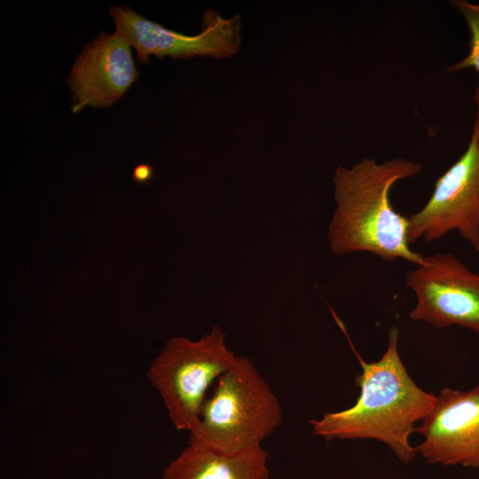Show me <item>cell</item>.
<instances>
[{"label": "cell", "mask_w": 479, "mask_h": 479, "mask_svg": "<svg viewBox=\"0 0 479 479\" xmlns=\"http://www.w3.org/2000/svg\"><path fill=\"white\" fill-rule=\"evenodd\" d=\"M333 315L361 365L362 373L356 379L360 394L351 407L310 420L312 434L326 440L376 439L385 443L400 461H413L418 452L409 442L410 435L415 431L414 424L432 409L436 396L421 389L407 373L398 353L397 327L389 332L381 358L366 363L354 349L342 323Z\"/></svg>", "instance_id": "6da1fadb"}, {"label": "cell", "mask_w": 479, "mask_h": 479, "mask_svg": "<svg viewBox=\"0 0 479 479\" xmlns=\"http://www.w3.org/2000/svg\"><path fill=\"white\" fill-rule=\"evenodd\" d=\"M422 166L405 158L383 162L364 158L334 176L336 208L328 228L333 253L367 252L382 260L403 259L420 266L425 256L407 240L408 218L392 207L389 192L400 180L418 175Z\"/></svg>", "instance_id": "7a4b0ae2"}, {"label": "cell", "mask_w": 479, "mask_h": 479, "mask_svg": "<svg viewBox=\"0 0 479 479\" xmlns=\"http://www.w3.org/2000/svg\"><path fill=\"white\" fill-rule=\"evenodd\" d=\"M282 407L253 362L238 356L216 381L188 444L235 454L256 446L281 423Z\"/></svg>", "instance_id": "3957f363"}, {"label": "cell", "mask_w": 479, "mask_h": 479, "mask_svg": "<svg viewBox=\"0 0 479 479\" xmlns=\"http://www.w3.org/2000/svg\"><path fill=\"white\" fill-rule=\"evenodd\" d=\"M238 356L225 345L215 326L198 341L169 339L152 361L147 378L161 396L173 426L190 431L198 421L210 385L228 371Z\"/></svg>", "instance_id": "277c9868"}, {"label": "cell", "mask_w": 479, "mask_h": 479, "mask_svg": "<svg viewBox=\"0 0 479 479\" xmlns=\"http://www.w3.org/2000/svg\"><path fill=\"white\" fill-rule=\"evenodd\" d=\"M407 218L410 244L455 231L479 252V143L474 133L462 155L436 180L428 200Z\"/></svg>", "instance_id": "5b68a950"}, {"label": "cell", "mask_w": 479, "mask_h": 479, "mask_svg": "<svg viewBox=\"0 0 479 479\" xmlns=\"http://www.w3.org/2000/svg\"><path fill=\"white\" fill-rule=\"evenodd\" d=\"M115 32L133 47L141 63H149L151 55L159 59H188L196 56L225 59L240 47L241 18H229L218 12L207 11L201 20V31L193 35L168 29L139 15L128 6H111Z\"/></svg>", "instance_id": "8992f818"}, {"label": "cell", "mask_w": 479, "mask_h": 479, "mask_svg": "<svg viewBox=\"0 0 479 479\" xmlns=\"http://www.w3.org/2000/svg\"><path fill=\"white\" fill-rule=\"evenodd\" d=\"M406 280L416 296L412 319L436 327L456 325L479 334V273L455 255L425 256V263L410 271Z\"/></svg>", "instance_id": "52a82bcc"}, {"label": "cell", "mask_w": 479, "mask_h": 479, "mask_svg": "<svg viewBox=\"0 0 479 479\" xmlns=\"http://www.w3.org/2000/svg\"><path fill=\"white\" fill-rule=\"evenodd\" d=\"M415 431L424 436L416 450L428 463L479 467V384L442 389Z\"/></svg>", "instance_id": "ba28073f"}, {"label": "cell", "mask_w": 479, "mask_h": 479, "mask_svg": "<svg viewBox=\"0 0 479 479\" xmlns=\"http://www.w3.org/2000/svg\"><path fill=\"white\" fill-rule=\"evenodd\" d=\"M131 45L119 34L101 32L79 54L68 77L72 111L111 107L137 80Z\"/></svg>", "instance_id": "9c48e42d"}, {"label": "cell", "mask_w": 479, "mask_h": 479, "mask_svg": "<svg viewBox=\"0 0 479 479\" xmlns=\"http://www.w3.org/2000/svg\"><path fill=\"white\" fill-rule=\"evenodd\" d=\"M268 453L262 445L235 453L188 445L165 468L162 479H269Z\"/></svg>", "instance_id": "30bf717a"}, {"label": "cell", "mask_w": 479, "mask_h": 479, "mask_svg": "<svg viewBox=\"0 0 479 479\" xmlns=\"http://www.w3.org/2000/svg\"><path fill=\"white\" fill-rule=\"evenodd\" d=\"M451 4L464 18L469 32V50L465 58L449 67L452 72L473 68L479 74V4L454 0Z\"/></svg>", "instance_id": "8fae6325"}, {"label": "cell", "mask_w": 479, "mask_h": 479, "mask_svg": "<svg viewBox=\"0 0 479 479\" xmlns=\"http://www.w3.org/2000/svg\"><path fill=\"white\" fill-rule=\"evenodd\" d=\"M153 175V169L146 164L138 165L134 170V179L137 183L148 181Z\"/></svg>", "instance_id": "7c38bea8"}, {"label": "cell", "mask_w": 479, "mask_h": 479, "mask_svg": "<svg viewBox=\"0 0 479 479\" xmlns=\"http://www.w3.org/2000/svg\"><path fill=\"white\" fill-rule=\"evenodd\" d=\"M474 100L475 103L476 107V113H475V121L474 123L473 132L479 143V87L476 88L475 95H474Z\"/></svg>", "instance_id": "4fadbf2b"}]
</instances>
